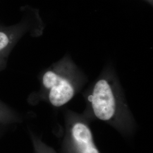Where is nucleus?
<instances>
[{
	"mask_svg": "<svg viewBox=\"0 0 153 153\" xmlns=\"http://www.w3.org/2000/svg\"><path fill=\"white\" fill-rule=\"evenodd\" d=\"M88 99L91 103L94 114L98 119L121 128L115 96L108 82L103 79L99 81Z\"/></svg>",
	"mask_w": 153,
	"mask_h": 153,
	"instance_id": "f257e3e1",
	"label": "nucleus"
},
{
	"mask_svg": "<svg viewBox=\"0 0 153 153\" xmlns=\"http://www.w3.org/2000/svg\"><path fill=\"white\" fill-rule=\"evenodd\" d=\"M66 146L69 153H100L88 123L81 119L68 121Z\"/></svg>",
	"mask_w": 153,
	"mask_h": 153,
	"instance_id": "f03ea898",
	"label": "nucleus"
},
{
	"mask_svg": "<svg viewBox=\"0 0 153 153\" xmlns=\"http://www.w3.org/2000/svg\"><path fill=\"white\" fill-rule=\"evenodd\" d=\"M43 83L45 88L49 89V102L55 107L65 104L74 96V90L71 83L53 71L44 74Z\"/></svg>",
	"mask_w": 153,
	"mask_h": 153,
	"instance_id": "7ed1b4c3",
	"label": "nucleus"
},
{
	"mask_svg": "<svg viewBox=\"0 0 153 153\" xmlns=\"http://www.w3.org/2000/svg\"><path fill=\"white\" fill-rule=\"evenodd\" d=\"M10 42V36L6 32L0 31V53L9 46Z\"/></svg>",
	"mask_w": 153,
	"mask_h": 153,
	"instance_id": "20e7f679",
	"label": "nucleus"
}]
</instances>
